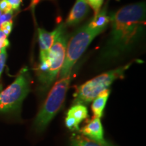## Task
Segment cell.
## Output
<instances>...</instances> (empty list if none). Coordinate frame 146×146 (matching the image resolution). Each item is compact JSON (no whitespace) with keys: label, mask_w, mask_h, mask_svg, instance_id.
Segmentation results:
<instances>
[{"label":"cell","mask_w":146,"mask_h":146,"mask_svg":"<svg viewBox=\"0 0 146 146\" xmlns=\"http://www.w3.org/2000/svg\"><path fill=\"white\" fill-rule=\"evenodd\" d=\"M88 4L90 5L93 10H94L95 14H98L100 11L102 4H103L104 0H86Z\"/></svg>","instance_id":"obj_15"},{"label":"cell","mask_w":146,"mask_h":146,"mask_svg":"<svg viewBox=\"0 0 146 146\" xmlns=\"http://www.w3.org/2000/svg\"><path fill=\"white\" fill-rule=\"evenodd\" d=\"M30 91V76L27 68L22 69L10 86L0 92V112L10 113L21 108Z\"/></svg>","instance_id":"obj_5"},{"label":"cell","mask_w":146,"mask_h":146,"mask_svg":"<svg viewBox=\"0 0 146 146\" xmlns=\"http://www.w3.org/2000/svg\"><path fill=\"white\" fill-rule=\"evenodd\" d=\"M81 134L94 140L104 146H112L104 138V130L101 120L99 118L95 117L86 126L79 130Z\"/></svg>","instance_id":"obj_8"},{"label":"cell","mask_w":146,"mask_h":146,"mask_svg":"<svg viewBox=\"0 0 146 146\" xmlns=\"http://www.w3.org/2000/svg\"><path fill=\"white\" fill-rule=\"evenodd\" d=\"M145 2L127 5L110 16L112 30L100 53L101 59L111 60L133 50L145 29Z\"/></svg>","instance_id":"obj_1"},{"label":"cell","mask_w":146,"mask_h":146,"mask_svg":"<svg viewBox=\"0 0 146 146\" xmlns=\"http://www.w3.org/2000/svg\"><path fill=\"white\" fill-rule=\"evenodd\" d=\"M100 34L98 31L89 28L87 23L74 32L68 41L64 62L59 73L60 78L72 73V67L93 40Z\"/></svg>","instance_id":"obj_4"},{"label":"cell","mask_w":146,"mask_h":146,"mask_svg":"<svg viewBox=\"0 0 146 146\" xmlns=\"http://www.w3.org/2000/svg\"><path fill=\"white\" fill-rule=\"evenodd\" d=\"M110 21V16H107L106 8L104 7L98 12V14L95 15L94 17L89 23H87V24L89 28L93 30L98 31L101 33L106 28Z\"/></svg>","instance_id":"obj_10"},{"label":"cell","mask_w":146,"mask_h":146,"mask_svg":"<svg viewBox=\"0 0 146 146\" xmlns=\"http://www.w3.org/2000/svg\"><path fill=\"white\" fill-rule=\"evenodd\" d=\"M89 12V4L86 0H76L72 7L66 25V26H75L79 24L87 16Z\"/></svg>","instance_id":"obj_9"},{"label":"cell","mask_w":146,"mask_h":146,"mask_svg":"<svg viewBox=\"0 0 146 146\" xmlns=\"http://www.w3.org/2000/svg\"><path fill=\"white\" fill-rule=\"evenodd\" d=\"M1 11L0 10V16H1Z\"/></svg>","instance_id":"obj_21"},{"label":"cell","mask_w":146,"mask_h":146,"mask_svg":"<svg viewBox=\"0 0 146 146\" xmlns=\"http://www.w3.org/2000/svg\"><path fill=\"white\" fill-rule=\"evenodd\" d=\"M71 78L72 74H70L66 77L60 78L59 81L56 82L53 86L35 119L33 127L36 132L41 133L45 131L62 106L70 83Z\"/></svg>","instance_id":"obj_2"},{"label":"cell","mask_w":146,"mask_h":146,"mask_svg":"<svg viewBox=\"0 0 146 146\" xmlns=\"http://www.w3.org/2000/svg\"><path fill=\"white\" fill-rule=\"evenodd\" d=\"M9 45V41L7 39V36L3 33L0 31V50L3 47H7Z\"/></svg>","instance_id":"obj_19"},{"label":"cell","mask_w":146,"mask_h":146,"mask_svg":"<svg viewBox=\"0 0 146 146\" xmlns=\"http://www.w3.org/2000/svg\"><path fill=\"white\" fill-rule=\"evenodd\" d=\"M131 64H128L127 65L103 73L81 85L74 94L73 104H89L100 93L108 89L114 81L123 78L125 71L131 66Z\"/></svg>","instance_id":"obj_3"},{"label":"cell","mask_w":146,"mask_h":146,"mask_svg":"<svg viewBox=\"0 0 146 146\" xmlns=\"http://www.w3.org/2000/svg\"><path fill=\"white\" fill-rule=\"evenodd\" d=\"M68 36L65 29L56 38L49 51L47 60L48 69L45 75L39 80L43 90H47L50 87L61 70L65 59Z\"/></svg>","instance_id":"obj_6"},{"label":"cell","mask_w":146,"mask_h":146,"mask_svg":"<svg viewBox=\"0 0 146 146\" xmlns=\"http://www.w3.org/2000/svg\"><path fill=\"white\" fill-rule=\"evenodd\" d=\"M70 146H104L83 134L73 133L70 137Z\"/></svg>","instance_id":"obj_13"},{"label":"cell","mask_w":146,"mask_h":146,"mask_svg":"<svg viewBox=\"0 0 146 146\" xmlns=\"http://www.w3.org/2000/svg\"><path fill=\"white\" fill-rule=\"evenodd\" d=\"M0 10L1 12L7 13V12L12 10V9L7 0H0Z\"/></svg>","instance_id":"obj_18"},{"label":"cell","mask_w":146,"mask_h":146,"mask_svg":"<svg viewBox=\"0 0 146 146\" xmlns=\"http://www.w3.org/2000/svg\"><path fill=\"white\" fill-rule=\"evenodd\" d=\"M12 21H8V22H4L0 26V31H1L5 35V36L8 37V36L10 35V32L12 31Z\"/></svg>","instance_id":"obj_17"},{"label":"cell","mask_w":146,"mask_h":146,"mask_svg":"<svg viewBox=\"0 0 146 146\" xmlns=\"http://www.w3.org/2000/svg\"><path fill=\"white\" fill-rule=\"evenodd\" d=\"M67 116L74 118L78 124L85 119L88 116V110L87 107L83 104H74L69 109Z\"/></svg>","instance_id":"obj_12"},{"label":"cell","mask_w":146,"mask_h":146,"mask_svg":"<svg viewBox=\"0 0 146 146\" xmlns=\"http://www.w3.org/2000/svg\"><path fill=\"white\" fill-rule=\"evenodd\" d=\"M7 1H8V3H10L12 10H18L23 0H7Z\"/></svg>","instance_id":"obj_20"},{"label":"cell","mask_w":146,"mask_h":146,"mask_svg":"<svg viewBox=\"0 0 146 146\" xmlns=\"http://www.w3.org/2000/svg\"><path fill=\"white\" fill-rule=\"evenodd\" d=\"M7 58V52L6 47H3L0 50V76L1 75V73L3 72V68L5 64Z\"/></svg>","instance_id":"obj_16"},{"label":"cell","mask_w":146,"mask_h":146,"mask_svg":"<svg viewBox=\"0 0 146 146\" xmlns=\"http://www.w3.org/2000/svg\"><path fill=\"white\" fill-rule=\"evenodd\" d=\"M65 124L67 128H68L69 130L70 131H79V128H78V124L74 118L70 117L69 116H66V118L65 119Z\"/></svg>","instance_id":"obj_14"},{"label":"cell","mask_w":146,"mask_h":146,"mask_svg":"<svg viewBox=\"0 0 146 146\" xmlns=\"http://www.w3.org/2000/svg\"><path fill=\"white\" fill-rule=\"evenodd\" d=\"M110 94V90L109 89H106L102 93H100L92 101L91 110H92V112L96 118H101L103 115L104 110L105 106L106 105V102L108 99Z\"/></svg>","instance_id":"obj_11"},{"label":"cell","mask_w":146,"mask_h":146,"mask_svg":"<svg viewBox=\"0 0 146 146\" xmlns=\"http://www.w3.org/2000/svg\"><path fill=\"white\" fill-rule=\"evenodd\" d=\"M66 29L64 23H61L52 32L38 29L40 47V62H46L51 47L58 35Z\"/></svg>","instance_id":"obj_7"}]
</instances>
